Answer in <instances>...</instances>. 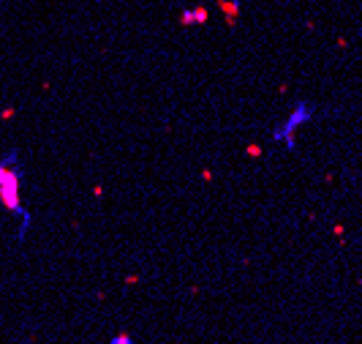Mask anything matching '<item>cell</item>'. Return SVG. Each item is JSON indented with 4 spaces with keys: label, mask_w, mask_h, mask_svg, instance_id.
<instances>
[{
    "label": "cell",
    "mask_w": 362,
    "mask_h": 344,
    "mask_svg": "<svg viewBox=\"0 0 362 344\" xmlns=\"http://www.w3.org/2000/svg\"><path fill=\"white\" fill-rule=\"evenodd\" d=\"M109 344H134V339H131L128 336V333H117V336L115 339H112V342Z\"/></svg>",
    "instance_id": "cell-4"
},
{
    "label": "cell",
    "mask_w": 362,
    "mask_h": 344,
    "mask_svg": "<svg viewBox=\"0 0 362 344\" xmlns=\"http://www.w3.org/2000/svg\"><path fill=\"white\" fill-rule=\"evenodd\" d=\"M207 19V11L205 8H193V11H182V22H205Z\"/></svg>",
    "instance_id": "cell-3"
},
{
    "label": "cell",
    "mask_w": 362,
    "mask_h": 344,
    "mask_svg": "<svg viewBox=\"0 0 362 344\" xmlns=\"http://www.w3.org/2000/svg\"><path fill=\"white\" fill-rule=\"evenodd\" d=\"M0 205L6 210H11V213L17 210V213H22L28 219V213L19 205V172L14 167V159L0 161Z\"/></svg>",
    "instance_id": "cell-1"
},
{
    "label": "cell",
    "mask_w": 362,
    "mask_h": 344,
    "mask_svg": "<svg viewBox=\"0 0 362 344\" xmlns=\"http://www.w3.org/2000/svg\"><path fill=\"white\" fill-rule=\"evenodd\" d=\"M310 118H313V109H310V104L300 101L297 107L292 109V115L286 118V123L280 126V129L272 131V139H275V142H286V148H294V145H297V139H294V131H297L300 126H305Z\"/></svg>",
    "instance_id": "cell-2"
}]
</instances>
